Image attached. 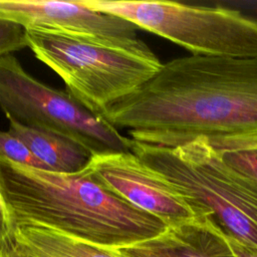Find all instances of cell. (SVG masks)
Masks as SVG:
<instances>
[{"instance_id":"13","label":"cell","mask_w":257,"mask_h":257,"mask_svg":"<svg viewBox=\"0 0 257 257\" xmlns=\"http://www.w3.org/2000/svg\"><path fill=\"white\" fill-rule=\"evenodd\" d=\"M217 151L230 167L257 182V148L220 149Z\"/></svg>"},{"instance_id":"6","label":"cell","mask_w":257,"mask_h":257,"mask_svg":"<svg viewBox=\"0 0 257 257\" xmlns=\"http://www.w3.org/2000/svg\"><path fill=\"white\" fill-rule=\"evenodd\" d=\"M0 108L9 120L73 139L94 156L132 152L131 138L67 91L31 76L12 54L0 57Z\"/></svg>"},{"instance_id":"11","label":"cell","mask_w":257,"mask_h":257,"mask_svg":"<svg viewBox=\"0 0 257 257\" xmlns=\"http://www.w3.org/2000/svg\"><path fill=\"white\" fill-rule=\"evenodd\" d=\"M14 237L40 257H120L115 249L88 243L38 224L16 225Z\"/></svg>"},{"instance_id":"2","label":"cell","mask_w":257,"mask_h":257,"mask_svg":"<svg viewBox=\"0 0 257 257\" xmlns=\"http://www.w3.org/2000/svg\"><path fill=\"white\" fill-rule=\"evenodd\" d=\"M0 188L15 226L38 224L108 249L156 238L169 228L104 187L89 167L56 174L0 158Z\"/></svg>"},{"instance_id":"12","label":"cell","mask_w":257,"mask_h":257,"mask_svg":"<svg viewBox=\"0 0 257 257\" xmlns=\"http://www.w3.org/2000/svg\"><path fill=\"white\" fill-rule=\"evenodd\" d=\"M0 158L24 167L47 171L28 147L9 131H0Z\"/></svg>"},{"instance_id":"17","label":"cell","mask_w":257,"mask_h":257,"mask_svg":"<svg viewBox=\"0 0 257 257\" xmlns=\"http://www.w3.org/2000/svg\"><path fill=\"white\" fill-rule=\"evenodd\" d=\"M0 257H40L13 237L0 252Z\"/></svg>"},{"instance_id":"4","label":"cell","mask_w":257,"mask_h":257,"mask_svg":"<svg viewBox=\"0 0 257 257\" xmlns=\"http://www.w3.org/2000/svg\"><path fill=\"white\" fill-rule=\"evenodd\" d=\"M26 38L34 55L62 78L66 91L100 115L162 66L156 55H142L85 36L26 28Z\"/></svg>"},{"instance_id":"14","label":"cell","mask_w":257,"mask_h":257,"mask_svg":"<svg viewBox=\"0 0 257 257\" xmlns=\"http://www.w3.org/2000/svg\"><path fill=\"white\" fill-rule=\"evenodd\" d=\"M28 47L26 28L9 19L0 17V57Z\"/></svg>"},{"instance_id":"10","label":"cell","mask_w":257,"mask_h":257,"mask_svg":"<svg viewBox=\"0 0 257 257\" xmlns=\"http://www.w3.org/2000/svg\"><path fill=\"white\" fill-rule=\"evenodd\" d=\"M11 134L20 139L33 156L56 174H75L87 169L94 155L83 145L63 135L9 120Z\"/></svg>"},{"instance_id":"16","label":"cell","mask_w":257,"mask_h":257,"mask_svg":"<svg viewBox=\"0 0 257 257\" xmlns=\"http://www.w3.org/2000/svg\"><path fill=\"white\" fill-rule=\"evenodd\" d=\"M209 143L217 150L234 149V148H257V138L218 139V140L211 141Z\"/></svg>"},{"instance_id":"8","label":"cell","mask_w":257,"mask_h":257,"mask_svg":"<svg viewBox=\"0 0 257 257\" xmlns=\"http://www.w3.org/2000/svg\"><path fill=\"white\" fill-rule=\"evenodd\" d=\"M89 169L104 187L169 228L198 218L172 184L133 152L94 156Z\"/></svg>"},{"instance_id":"5","label":"cell","mask_w":257,"mask_h":257,"mask_svg":"<svg viewBox=\"0 0 257 257\" xmlns=\"http://www.w3.org/2000/svg\"><path fill=\"white\" fill-rule=\"evenodd\" d=\"M80 2L175 42L194 55L257 57V20L237 10L174 1Z\"/></svg>"},{"instance_id":"19","label":"cell","mask_w":257,"mask_h":257,"mask_svg":"<svg viewBox=\"0 0 257 257\" xmlns=\"http://www.w3.org/2000/svg\"><path fill=\"white\" fill-rule=\"evenodd\" d=\"M116 252L119 254L120 257H145L143 255H140L136 252H134L130 247H122L115 249Z\"/></svg>"},{"instance_id":"18","label":"cell","mask_w":257,"mask_h":257,"mask_svg":"<svg viewBox=\"0 0 257 257\" xmlns=\"http://www.w3.org/2000/svg\"><path fill=\"white\" fill-rule=\"evenodd\" d=\"M228 240L237 257H257V247L242 244L231 238H228Z\"/></svg>"},{"instance_id":"1","label":"cell","mask_w":257,"mask_h":257,"mask_svg":"<svg viewBox=\"0 0 257 257\" xmlns=\"http://www.w3.org/2000/svg\"><path fill=\"white\" fill-rule=\"evenodd\" d=\"M102 116L135 142L157 147L257 138V57L173 59Z\"/></svg>"},{"instance_id":"3","label":"cell","mask_w":257,"mask_h":257,"mask_svg":"<svg viewBox=\"0 0 257 257\" xmlns=\"http://www.w3.org/2000/svg\"><path fill=\"white\" fill-rule=\"evenodd\" d=\"M132 152L171 183L198 217L226 237L257 247V182L230 167L207 140L176 148L134 141Z\"/></svg>"},{"instance_id":"7","label":"cell","mask_w":257,"mask_h":257,"mask_svg":"<svg viewBox=\"0 0 257 257\" xmlns=\"http://www.w3.org/2000/svg\"><path fill=\"white\" fill-rule=\"evenodd\" d=\"M0 17L25 28H41L89 37L142 55H156L137 35L134 24L99 12L80 1L0 0Z\"/></svg>"},{"instance_id":"9","label":"cell","mask_w":257,"mask_h":257,"mask_svg":"<svg viewBox=\"0 0 257 257\" xmlns=\"http://www.w3.org/2000/svg\"><path fill=\"white\" fill-rule=\"evenodd\" d=\"M127 247L145 257H237L228 238L206 217Z\"/></svg>"},{"instance_id":"15","label":"cell","mask_w":257,"mask_h":257,"mask_svg":"<svg viewBox=\"0 0 257 257\" xmlns=\"http://www.w3.org/2000/svg\"><path fill=\"white\" fill-rule=\"evenodd\" d=\"M15 224L0 188V252L14 237Z\"/></svg>"}]
</instances>
